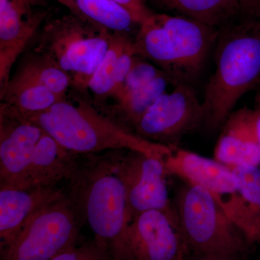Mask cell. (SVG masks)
<instances>
[{"instance_id": "cell-1", "label": "cell", "mask_w": 260, "mask_h": 260, "mask_svg": "<svg viewBox=\"0 0 260 260\" xmlns=\"http://www.w3.org/2000/svg\"><path fill=\"white\" fill-rule=\"evenodd\" d=\"M215 70L205 90L203 126L220 130L237 102L260 85V20L239 19L220 29Z\"/></svg>"}, {"instance_id": "cell-2", "label": "cell", "mask_w": 260, "mask_h": 260, "mask_svg": "<svg viewBox=\"0 0 260 260\" xmlns=\"http://www.w3.org/2000/svg\"><path fill=\"white\" fill-rule=\"evenodd\" d=\"M25 116L75 154L126 150L164 160L171 152V147L143 139L78 96L73 100L66 98L45 112Z\"/></svg>"}, {"instance_id": "cell-3", "label": "cell", "mask_w": 260, "mask_h": 260, "mask_svg": "<svg viewBox=\"0 0 260 260\" xmlns=\"http://www.w3.org/2000/svg\"><path fill=\"white\" fill-rule=\"evenodd\" d=\"M220 29L182 16L153 13L134 39L137 55L155 63L174 85L199 75Z\"/></svg>"}, {"instance_id": "cell-4", "label": "cell", "mask_w": 260, "mask_h": 260, "mask_svg": "<svg viewBox=\"0 0 260 260\" xmlns=\"http://www.w3.org/2000/svg\"><path fill=\"white\" fill-rule=\"evenodd\" d=\"M189 253L215 260H245L252 243L204 188L184 182L173 201Z\"/></svg>"}, {"instance_id": "cell-5", "label": "cell", "mask_w": 260, "mask_h": 260, "mask_svg": "<svg viewBox=\"0 0 260 260\" xmlns=\"http://www.w3.org/2000/svg\"><path fill=\"white\" fill-rule=\"evenodd\" d=\"M118 156L95 160L77 173L72 199L91 229L99 247L111 245L120 259L123 240L130 223L124 184L117 172Z\"/></svg>"}, {"instance_id": "cell-6", "label": "cell", "mask_w": 260, "mask_h": 260, "mask_svg": "<svg viewBox=\"0 0 260 260\" xmlns=\"http://www.w3.org/2000/svg\"><path fill=\"white\" fill-rule=\"evenodd\" d=\"M114 32L65 15L44 25L39 47L70 75L72 85L87 91L94 72L102 62Z\"/></svg>"}, {"instance_id": "cell-7", "label": "cell", "mask_w": 260, "mask_h": 260, "mask_svg": "<svg viewBox=\"0 0 260 260\" xmlns=\"http://www.w3.org/2000/svg\"><path fill=\"white\" fill-rule=\"evenodd\" d=\"M164 162L168 175L204 188L252 244L260 245V223L238 189L232 169L210 159L178 147H171Z\"/></svg>"}, {"instance_id": "cell-8", "label": "cell", "mask_w": 260, "mask_h": 260, "mask_svg": "<svg viewBox=\"0 0 260 260\" xmlns=\"http://www.w3.org/2000/svg\"><path fill=\"white\" fill-rule=\"evenodd\" d=\"M71 196L65 194L39 210L11 242L2 260H51L74 246L80 221Z\"/></svg>"}, {"instance_id": "cell-9", "label": "cell", "mask_w": 260, "mask_h": 260, "mask_svg": "<svg viewBox=\"0 0 260 260\" xmlns=\"http://www.w3.org/2000/svg\"><path fill=\"white\" fill-rule=\"evenodd\" d=\"M204 124L203 104L189 84L179 83L166 92L133 126L143 139L178 147L185 135Z\"/></svg>"}, {"instance_id": "cell-10", "label": "cell", "mask_w": 260, "mask_h": 260, "mask_svg": "<svg viewBox=\"0 0 260 260\" xmlns=\"http://www.w3.org/2000/svg\"><path fill=\"white\" fill-rule=\"evenodd\" d=\"M117 172L127 200L130 222L148 210H160L177 220L167 184L164 160L136 151L118 157Z\"/></svg>"}, {"instance_id": "cell-11", "label": "cell", "mask_w": 260, "mask_h": 260, "mask_svg": "<svg viewBox=\"0 0 260 260\" xmlns=\"http://www.w3.org/2000/svg\"><path fill=\"white\" fill-rule=\"evenodd\" d=\"M189 254L177 220L153 210L140 214L130 222L120 260H186Z\"/></svg>"}, {"instance_id": "cell-12", "label": "cell", "mask_w": 260, "mask_h": 260, "mask_svg": "<svg viewBox=\"0 0 260 260\" xmlns=\"http://www.w3.org/2000/svg\"><path fill=\"white\" fill-rule=\"evenodd\" d=\"M44 131L8 104H0V187H19Z\"/></svg>"}, {"instance_id": "cell-13", "label": "cell", "mask_w": 260, "mask_h": 260, "mask_svg": "<svg viewBox=\"0 0 260 260\" xmlns=\"http://www.w3.org/2000/svg\"><path fill=\"white\" fill-rule=\"evenodd\" d=\"M44 0H0V88L47 18Z\"/></svg>"}, {"instance_id": "cell-14", "label": "cell", "mask_w": 260, "mask_h": 260, "mask_svg": "<svg viewBox=\"0 0 260 260\" xmlns=\"http://www.w3.org/2000/svg\"><path fill=\"white\" fill-rule=\"evenodd\" d=\"M214 159L230 168L260 167V144L254 109L244 107L229 115L220 129Z\"/></svg>"}, {"instance_id": "cell-15", "label": "cell", "mask_w": 260, "mask_h": 260, "mask_svg": "<svg viewBox=\"0 0 260 260\" xmlns=\"http://www.w3.org/2000/svg\"><path fill=\"white\" fill-rule=\"evenodd\" d=\"M65 194L56 185L0 187L1 247L11 242L43 207Z\"/></svg>"}, {"instance_id": "cell-16", "label": "cell", "mask_w": 260, "mask_h": 260, "mask_svg": "<svg viewBox=\"0 0 260 260\" xmlns=\"http://www.w3.org/2000/svg\"><path fill=\"white\" fill-rule=\"evenodd\" d=\"M75 155L44 132L32 153L23 182L18 188L56 185L64 179L73 180L80 168Z\"/></svg>"}, {"instance_id": "cell-17", "label": "cell", "mask_w": 260, "mask_h": 260, "mask_svg": "<svg viewBox=\"0 0 260 260\" xmlns=\"http://www.w3.org/2000/svg\"><path fill=\"white\" fill-rule=\"evenodd\" d=\"M134 40L126 32H114L110 45L102 62L94 72L88 90L95 100L102 102L120 93L135 56Z\"/></svg>"}, {"instance_id": "cell-18", "label": "cell", "mask_w": 260, "mask_h": 260, "mask_svg": "<svg viewBox=\"0 0 260 260\" xmlns=\"http://www.w3.org/2000/svg\"><path fill=\"white\" fill-rule=\"evenodd\" d=\"M56 1L83 21L110 32H126L135 24L139 25L129 10L114 0Z\"/></svg>"}, {"instance_id": "cell-19", "label": "cell", "mask_w": 260, "mask_h": 260, "mask_svg": "<svg viewBox=\"0 0 260 260\" xmlns=\"http://www.w3.org/2000/svg\"><path fill=\"white\" fill-rule=\"evenodd\" d=\"M164 9L218 29L240 18L238 0H153Z\"/></svg>"}, {"instance_id": "cell-20", "label": "cell", "mask_w": 260, "mask_h": 260, "mask_svg": "<svg viewBox=\"0 0 260 260\" xmlns=\"http://www.w3.org/2000/svg\"><path fill=\"white\" fill-rule=\"evenodd\" d=\"M10 79L44 87L62 100L72 85L70 75L50 56L37 50L24 59Z\"/></svg>"}, {"instance_id": "cell-21", "label": "cell", "mask_w": 260, "mask_h": 260, "mask_svg": "<svg viewBox=\"0 0 260 260\" xmlns=\"http://www.w3.org/2000/svg\"><path fill=\"white\" fill-rule=\"evenodd\" d=\"M171 84L174 85L172 80L164 73L144 86L121 95L116 100L112 112L119 116L123 125L133 127L155 101L166 93L168 85Z\"/></svg>"}, {"instance_id": "cell-22", "label": "cell", "mask_w": 260, "mask_h": 260, "mask_svg": "<svg viewBox=\"0 0 260 260\" xmlns=\"http://www.w3.org/2000/svg\"><path fill=\"white\" fill-rule=\"evenodd\" d=\"M0 98L1 103L15 108L24 116L45 112L62 100L44 87L11 79L0 88Z\"/></svg>"}, {"instance_id": "cell-23", "label": "cell", "mask_w": 260, "mask_h": 260, "mask_svg": "<svg viewBox=\"0 0 260 260\" xmlns=\"http://www.w3.org/2000/svg\"><path fill=\"white\" fill-rule=\"evenodd\" d=\"M230 169L239 192L260 223V167L242 166Z\"/></svg>"}, {"instance_id": "cell-24", "label": "cell", "mask_w": 260, "mask_h": 260, "mask_svg": "<svg viewBox=\"0 0 260 260\" xmlns=\"http://www.w3.org/2000/svg\"><path fill=\"white\" fill-rule=\"evenodd\" d=\"M162 74L164 73L161 70L143 60L140 56H135L123 88L115 100L128 92L144 86Z\"/></svg>"}, {"instance_id": "cell-25", "label": "cell", "mask_w": 260, "mask_h": 260, "mask_svg": "<svg viewBox=\"0 0 260 260\" xmlns=\"http://www.w3.org/2000/svg\"><path fill=\"white\" fill-rule=\"evenodd\" d=\"M51 260H107L100 247H87L81 246L76 248L74 246L69 248Z\"/></svg>"}, {"instance_id": "cell-26", "label": "cell", "mask_w": 260, "mask_h": 260, "mask_svg": "<svg viewBox=\"0 0 260 260\" xmlns=\"http://www.w3.org/2000/svg\"><path fill=\"white\" fill-rule=\"evenodd\" d=\"M126 8L132 13L138 24L145 21L153 13L147 8L144 0H114Z\"/></svg>"}, {"instance_id": "cell-27", "label": "cell", "mask_w": 260, "mask_h": 260, "mask_svg": "<svg viewBox=\"0 0 260 260\" xmlns=\"http://www.w3.org/2000/svg\"><path fill=\"white\" fill-rule=\"evenodd\" d=\"M242 20H260V0H238Z\"/></svg>"}, {"instance_id": "cell-28", "label": "cell", "mask_w": 260, "mask_h": 260, "mask_svg": "<svg viewBox=\"0 0 260 260\" xmlns=\"http://www.w3.org/2000/svg\"><path fill=\"white\" fill-rule=\"evenodd\" d=\"M254 117H255V125L256 134L260 144V85L256 88L255 99H254Z\"/></svg>"}, {"instance_id": "cell-29", "label": "cell", "mask_w": 260, "mask_h": 260, "mask_svg": "<svg viewBox=\"0 0 260 260\" xmlns=\"http://www.w3.org/2000/svg\"><path fill=\"white\" fill-rule=\"evenodd\" d=\"M186 260H215L213 259H209V258L203 257V256H199L196 255H193L191 256H188Z\"/></svg>"}, {"instance_id": "cell-30", "label": "cell", "mask_w": 260, "mask_h": 260, "mask_svg": "<svg viewBox=\"0 0 260 260\" xmlns=\"http://www.w3.org/2000/svg\"><path fill=\"white\" fill-rule=\"evenodd\" d=\"M260 246V245H259Z\"/></svg>"}]
</instances>
